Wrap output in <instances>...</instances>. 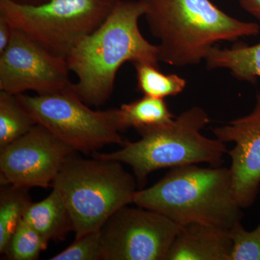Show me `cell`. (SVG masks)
<instances>
[{"instance_id":"22","label":"cell","mask_w":260,"mask_h":260,"mask_svg":"<svg viewBox=\"0 0 260 260\" xmlns=\"http://www.w3.org/2000/svg\"><path fill=\"white\" fill-rule=\"evenodd\" d=\"M13 29L6 19L0 16V54L9 45Z\"/></svg>"},{"instance_id":"16","label":"cell","mask_w":260,"mask_h":260,"mask_svg":"<svg viewBox=\"0 0 260 260\" xmlns=\"http://www.w3.org/2000/svg\"><path fill=\"white\" fill-rule=\"evenodd\" d=\"M28 189L1 185L0 190V253L4 254L12 236L32 201Z\"/></svg>"},{"instance_id":"12","label":"cell","mask_w":260,"mask_h":260,"mask_svg":"<svg viewBox=\"0 0 260 260\" xmlns=\"http://www.w3.org/2000/svg\"><path fill=\"white\" fill-rule=\"evenodd\" d=\"M229 230L202 224L181 226L165 260H230Z\"/></svg>"},{"instance_id":"21","label":"cell","mask_w":260,"mask_h":260,"mask_svg":"<svg viewBox=\"0 0 260 260\" xmlns=\"http://www.w3.org/2000/svg\"><path fill=\"white\" fill-rule=\"evenodd\" d=\"M100 231L77 238L71 245L50 260H101Z\"/></svg>"},{"instance_id":"2","label":"cell","mask_w":260,"mask_h":260,"mask_svg":"<svg viewBox=\"0 0 260 260\" xmlns=\"http://www.w3.org/2000/svg\"><path fill=\"white\" fill-rule=\"evenodd\" d=\"M150 31L159 41V61L199 64L215 43L255 37L256 23L229 16L210 0H140Z\"/></svg>"},{"instance_id":"19","label":"cell","mask_w":260,"mask_h":260,"mask_svg":"<svg viewBox=\"0 0 260 260\" xmlns=\"http://www.w3.org/2000/svg\"><path fill=\"white\" fill-rule=\"evenodd\" d=\"M48 241L23 218L10 239L4 253L7 259L34 260L39 259L48 246Z\"/></svg>"},{"instance_id":"17","label":"cell","mask_w":260,"mask_h":260,"mask_svg":"<svg viewBox=\"0 0 260 260\" xmlns=\"http://www.w3.org/2000/svg\"><path fill=\"white\" fill-rule=\"evenodd\" d=\"M37 124L16 95L0 92V149L23 137Z\"/></svg>"},{"instance_id":"1","label":"cell","mask_w":260,"mask_h":260,"mask_svg":"<svg viewBox=\"0 0 260 260\" xmlns=\"http://www.w3.org/2000/svg\"><path fill=\"white\" fill-rule=\"evenodd\" d=\"M143 15L140 0H116L105 21L67 58L70 71L78 78L75 93L87 105L99 107L109 100L116 73L126 61L158 67V46L148 42L140 30Z\"/></svg>"},{"instance_id":"3","label":"cell","mask_w":260,"mask_h":260,"mask_svg":"<svg viewBox=\"0 0 260 260\" xmlns=\"http://www.w3.org/2000/svg\"><path fill=\"white\" fill-rule=\"evenodd\" d=\"M133 203L162 214L180 227L202 224L230 230L243 218L230 169L220 167L173 168L153 186L137 191Z\"/></svg>"},{"instance_id":"10","label":"cell","mask_w":260,"mask_h":260,"mask_svg":"<svg viewBox=\"0 0 260 260\" xmlns=\"http://www.w3.org/2000/svg\"><path fill=\"white\" fill-rule=\"evenodd\" d=\"M75 150L41 124L0 149V184L29 189L52 187Z\"/></svg>"},{"instance_id":"18","label":"cell","mask_w":260,"mask_h":260,"mask_svg":"<svg viewBox=\"0 0 260 260\" xmlns=\"http://www.w3.org/2000/svg\"><path fill=\"white\" fill-rule=\"evenodd\" d=\"M136 70L138 90L144 95L158 99L176 96L185 88L186 81L179 75H166L155 65L138 63Z\"/></svg>"},{"instance_id":"23","label":"cell","mask_w":260,"mask_h":260,"mask_svg":"<svg viewBox=\"0 0 260 260\" xmlns=\"http://www.w3.org/2000/svg\"><path fill=\"white\" fill-rule=\"evenodd\" d=\"M237 1L243 9L260 21V0H237Z\"/></svg>"},{"instance_id":"6","label":"cell","mask_w":260,"mask_h":260,"mask_svg":"<svg viewBox=\"0 0 260 260\" xmlns=\"http://www.w3.org/2000/svg\"><path fill=\"white\" fill-rule=\"evenodd\" d=\"M116 0H49L39 5L0 0V16L53 55L66 60L96 30Z\"/></svg>"},{"instance_id":"4","label":"cell","mask_w":260,"mask_h":260,"mask_svg":"<svg viewBox=\"0 0 260 260\" xmlns=\"http://www.w3.org/2000/svg\"><path fill=\"white\" fill-rule=\"evenodd\" d=\"M210 121L204 109L193 107L169 122L137 129L141 139L126 141L117 151L95 153L93 156L128 164L140 187L145 185L149 174L159 169L201 162L220 167L226 146L220 140L202 135L201 130Z\"/></svg>"},{"instance_id":"14","label":"cell","mask_w":260,"mask_h":260,"mask_svg":"<svg viewBox=\"0 0 260 260\" xmlns=\"http://www.w3.org/2000/svg\"><path fill=\"white\" fill-rule=\"evenodd\" d=\"M205 60L208 69L225 68L234 78L255 83L260 78V43L251 47L238 44L232 49L213 47Z\"/></svg>"},{"instance_id":"8","label":"cell","mask_w":260,"mask_h":260,"mask_svg":"<svg viewBox=\"0 0 260 260\" xmlns=\"http://www.w3.org/2000/svg\"><path fill=\"white\" fill-rule=\"evenodd\" d=\"M179 229L153 210L123 207L101 229L102 260H165Z\"/></svg>"},{"instance_id":"20","label":"cell","mask_w":260,"mask_h":260,"mask_svg":"<svg viewBox=\"0 0 260 260\" xmlns=\"http://www.w3.org/2000/svg\"><path fill=\"white\" fill-rule=\"evenodd\" d=\"M229 234L232 242L230 260H260V223L249 232L241 221L237 222Z\"/></svg>"},{"instance_id":"15","label":"cell","mask_w":260,"mask_h":260,"mask_svg":"<svg viewBox=\"0 0 260 260\" xmlns=\"http://www.w3.org/2000/svg\"><path fill=\"white\" fill-rule=\"evenodd\" d=\"M119 111L123 131L129 127L138 129L165 124L175 118L164 99L147 95L122 104Z\"/></svg>"},{"instance_id":"5","label":"cell","mask_w":260,"mask_h":260,"mask_svg":"<svg viewBox=\"0 0 260 260\" xmlns=\"http://www.w3.org/2000/svg\"><path fill=\"white\" fill-rule=\"evenodd\" d=\"M135 176L121 162L70 157L53 181L74 223L75 239L97 232L117 210L133 203Z\"/></svg>"},{"instance_id":"9","label":"cell","mask_w":260,"mask_h":260,"mask_svg":"<svg viewBox=\"0 0 260 260\" xmlns=\"http://www.w3.org/2000/svg\"><path fill=\"white\" fill-rule=\"evenodd\" d=\"M69 72L65 59L14 28L9 45L0 54V90L13 95L28 90L37 95L75 93Z\"/></svg>"},{"instance_id":"13","label":"cell","mask_w":260,"mask_h":260,"mask_svg":"<svg viewBox=\"0 0 260 260\" xmlns=\"http://www.w3.org/2000/svg\"><path fill=\"white\" fill-rule=\"evenodd\" d=\"M23 218L48 242L63 241L75 231L74 223L64 200L56 189L39 203H32Z\"/></svg>"},{"instance_id":"7","label":"cell","mask_w":260,"mask_h":260,"mask_svg":"<svg viewBox=\"0 0 260 260\" xmlns=\"http://www.w3.org/2000/svg\"><path fill=\"white\" fill-rule=\"evenodd\" d=\"M16 96L38 124L75 151L90 153L107 145L125 143L119 135L123 130L119 109L94 111L74 92Z\"/></svg>"},{"instance_id":"11","label":"cell","mask_w":260,"mask_h":260,"mask_svg":"<svg viewBox=\"0 0 260 260\" xmlns=\"http://www.w3.org/2000/svg\"><path fill=\"white\" fill-rule=\"evenodd\" d=\"M213 131L223 143H234L229 151L233 190L239 206L249 208L255 202L260 187V93L256 94L250 114Z\"/></svg>"}]
</instances>
